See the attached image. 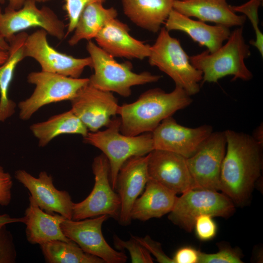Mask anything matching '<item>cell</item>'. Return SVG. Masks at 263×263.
Wrapping results in <instances>:
<instances>
[{
  "label": "cell",
  "mask_w": 263,
  "mask_h": 263,
  "mask_svg": "<svg viewBox=\"0 0 263 263\" xmlns=\"http://www.w3.org/2000/svg\"><path fill=\"white\" fill-rule=\"evenodd\" d=\"M225 132L226 146L222 162L219 190L235 205L248 201L263 167V145L252 135L231 130Z\"/></svg>",
  "instance_id": "cell-1"
},
{
  "label": "cell",
  "mask_w": 263,
  "mask_h": 263,
  "mask_svg": "<svg viewBox=\"0 0 263 263\" xmlns=\"http://www.w3.org/2000/svg\"><path fill=\"white\" fill-rule=\"evenodd\" d=\"M192 102L191 96L178 86L169 93L158 88L150 89L134 102L119 106L120 132L129 136L152 132L163 120Z\"/></svg>",
  "instance_id": "cell-2"
},
{
  "label": "cell",
  "mask_w": 263,
  "mask_h": 263,
  "mask_svg": "<svg viewBox=\"0 0 263 263\" xmlns=\"http://www.w3.org/2000/svg\"><path fill=\"white\" fill-rule=\"evenodd\" d=\"M227 42L213 53L206 50L189 57L191 64L203 74L204 82H217L220 78L232 75V81H248L253 77L244 59L250 56L249 46L245 42L243 28L232 31Z\"/></svg>",
  "instance_id": "cell-3"
},
{
  "label": "cell",
  "mask_w": 263,
  "mask_h": 263,
  "mask_svg": "<svg viewBox=\"0 0 263 263\" xmlns=\"http://www.w3.org/2000/svg\"><path fill=\"white\" fill-rule=\"evenodd\" d=\"M120 117H113L105 130L89 132L83 137L85 143L101 150L107 158L111 183L114 190L123 164L131 157L146 155L154 150L151 132L126 135L120 132Z\"/></svg>",
  "instance_id": "cell-4"
},
{
  "label": "cell",
  "mask_w": 263,
  "mask_h": 263,
  "mask_svg": "<svg viewBox=\"0 0 263 263\" xmlns=\"http://www.w3.org/2000/svg\"><path fill=\"white\" fill-rule=\"evenodd\" d=\"M86 49L94 71L89 78V83L98 89L129 97L132 87L155 82L162 77L149 72H133L132 63L117 62L92 40L88 41Z\"/></svg>",
  "instance_id": "cell-5"
},
{
  "label": "cell",
  "mask_w": 263,
  "mask_h": 263,
  "mask_svg": "<svg viewBox=\"0 0 263 263\" xmlns=\"http://www.w3.org/2000/svg\"><path fill=\"white\" fill-rule=\"evenodd\" d=\"M154 42L150 46L149 62L169 75L176 86L182 88L190 96L200 91L202 72L190 63L189 57L180 41L161 27Z\"/></svg>",
  "instance_id": "cell-6"
},
{
  "label": "cell",
  "mask_w": 263,
  "mask_h": 263,
  "mask_svg": "<svg viewBox=\"0 0 263 263\" xmlns=\"http://www.w3.org/2000/svg\"><path fill=\"white\" fill-rule=\"evenodd\" d=\"M27 81L35 86L30 97L18 104L20 119L27 120L44 106L71 101L79 90L89 83V78H74L43 71L32 72Z\"/></svg>",
  "instance_id": "cell-7"
},
{
  "label": "cell",
  "mask_w": 263,
  "mask_h": 263,
  "mask_svg": "<svg viewBox=\"0 0 263 263\" xmlns=\"http://www.w3.org/2000/svg\"><path fill=\"white\" fill-rule=\"evenodd\" d=\"M235 204L226 195L217 190L191 189L178 197L169 219L188 232L194 227L201 215L227 218L233 214Z\"/></svg>",
  "instance_id": "cell-8"
},
{
  "label": "cell",
  "mask_w": 263,
  "mask_h": 263,
  "mask_svg": "<svg viewBox=\"0 0 263 263\" xmlns=\"http://www.w3.org/2000/svg\"><path fill=\"white\" fill-rule=\"evenodd\" d=\"M92 168L94 176V188L84 200L73 203L72 220L106 215L118 220L120 200L111 185L110 164L106 156L103 153L96 156Z\"/></svg>",
  "instance_id": "cell-9"
},
{
  "label": "cell",
  "mask_w": 263,
  "mask_h": 263,
  "mask_svg": "<svg viewBox=\"0 0 263 263\" xmlns=\"http://www.w3.org/2000/svg\"><path fill=\"white\" fill-rule=\"evenodd\" d=\"M35 0H25L18 10L0 8V38L8 41L16 34L31 27H39L48 34L62 40L66 38L65 25L49 7H37Z\"/></svg>",
  "instance_id": "cell-10"
},
{
  "label": "cell",
  "mask_w": 263,
  "mask_h": 263,
  "mask_svg": "<svg viewBox=\"0 0 263 263\" xmlns=\"http://www.w3.org/2000/svg\"><path fill=\"white\" fill-rule=\"evenodd\" d=\"M109 218L106 215L77 221L64 218L60 227L64 235L84 252L99 257L105 263H125V253L113 249L103 235L102 225Z\"/></svg>",
  "instance_id": "cell-11"
},
{
  "label": "cell",
  "mask_w": 263,
  "mask_h": 263,
  "mask_svg": "<svg viewBox=\"0 0 263 263\" xmlns=\"http://www.w3.org/2000/svg\"><path fill=\"white\" fill-rule=\"evenodd\" d=\"M48 33L39 29L28 35L24 44V56L34 59L41 71L79 78L87 67H91L90 56L76 58L57 51L49 43Z\"/></svg>",
  "instance_id": "cell-12"
},
{
  "label": "cell",
  "mask_w": 263,
  "mask_h": 263,
  "mask_svg": "<svg viewBox=\"0 0 263 263\" xmlns=\"http://www.w3.org/2000/svg\"><path fill=\"white\" fill-rule=\"evenodd\" d=\"M226 146L225 132H213L195 153L187 158L194 189L219 190L221 169Z\"/></svg>",
  "instance_id": "cell-13"
},
{
  "label": "cell",
  "mask_w": 263,
  "mask_h": 263,
  "mask_svg": "<svg viewBox=\"0 0 263 263\" xmlns=\"http://www.w3.org/2000/svg\"><path fill=\"white\" fill-rule=\"evenodd\" d=\"M71 110L90 132L107 127L119 107L113 93L95 88L89 83L71 100Z\"/></svg>",
  "instance_id": "cell-14"
},
{
  "label": "cell",
  "mask_w": 263,
  "mask_h": 263,
  "mask_svg": "<svg viewBox=\"0 0 263 263\" xmlns=\"http://www.w3.org/2000/svg\"><path fill=\"white\" fill-rule=\"evenodd\" d=\"M212 132L210 125L188 128L179 124L169 116L151 132L153 149L172 152L188 158Z\"/></svg>",
  "instance_id": "cell-15"
},
{
  "label": "cell",
  "mask_w": 263,
  "mask_h": 263,
  "mask_svg": "<svg viewBox=\"0 0 263 263\" xmlns=\"http://www.w3.org/2000/svg\"><path fill=\"white\" fill-rule=\"evenodd\" d=\"M15 177L30 192V202L46 213H56L72 219L74 202L69 193L57 189L52 176L46 171H40L37 178L25 170L19 169L15 171Z\"/></svg>",
  "instance_id": "cell-16"
},
{
  "label": "cell",
  "mask_w": 263,
  "mask_h": 263,
  "mask_svg": "<svg viewBox=\"0 0 263 263\" xmlns=\"http://www.w3.org/2000/svg\"><path fill=\"white\" fill-rule=\"evenodd\" d=\"M148 155L149 179L176 194H182L195 188L186 158L176 153L161 150H153Z\"/></svg>",
  "instance_id": "cell-17"
},
{
  "label": "cell",
  "mask_w": 263,
  "mask_h": 263,
  "mask_svg": "<svg viewBox=\"0 0 263 263\" xmlns=\"http://www.w3.org/2000/svg\"><path fill=\"white\" fill-rule=\"evenodd\" d=\"M148 154L130 157L119 170L115 190L120 200L117 221L123 226L131 223V213L133 204L144 191L149 180Z\"/></svg>",
  "instance_id": "cell-18"
},
{
  "label": "cell",
  "mask_w": 263,
  "mask_h": 263,
  "mask_svg": "<svg viewBox=\"0 0 263 263\" xmlns=\"http://www.w3.org/2000/svg\"><path fill=\"white\" fill-rule=\"evenodd\" d=\"M129 32L127 24L115 18L104 26L94 39L100 48L114 58H148L150 45L134 38Z\"/></svg>",
  "instance_id": "cell-19"
},
{
  "label": "cell",
  "mask_w": 263,
  "mask_h": 263,
  "mask_svg": "<svg viewBox=\"0 0 263 263\" xmlns=\"http://www.w3.org/2000/svg\"><path fill=\"white\" fill-rule=\"evenodd\" d=\"M165 23V28L169 32L178 30L186 33L200 45L206 46L210 53L219 49L231 33L228 27L211 26L200 20H193L173 9Z\"/></svg>",
  "instance_id": "cell-20"
},
{
  "label": "cell",
  "mask_w": 263,
  "mask_h": 263,
  "mask_svg": "<svg viewBox=\"0 0 263 263\" xmlns=\"http://www.w3.org/2000/svg\"><path fill=\"white\" fill-rule=\"evenodd\" d=\"M173 9L188 17L228 28L243 25L246 19L245 15L236 14L226 0H175Z\"/></svg>",
  "instance_id": "cell-21"
},
{
  "label": "cell",
  "mask_w": 263,
  "mask_h": 263,
  "mask_svg": "<svg viewBox=\"0 0 263 263\" xmlns=\"http://www.w3.org/2000/svg\"><path fill=\"white\" fill-rule=\"evenodd\" d=\"M144 189L133 204L132 220L145 222L161 218L172 210L178 197L175 192L150 179Z\"/></svg>",
  "instance_id": "cell-22"
},
{
  "label": "cell",
  "mask_w": 263,
  "mask_h": 263,
  "mask_svg": "<svg viewBox=\"0 0 263 263\" xmlns=\"http://www.w3.org/2000/svg\"><path fill=\"white\" fill-rule=\"evenodd\" d=\"M175 0H121L124 14L138 27L156 33L173 9Z\"/></svg>",
  "instance_id": "cell-23"
},
{
  "label": "cell",
  "mask_w": 263,
  "mask_h": 263,
  "mask_svg": "<svg viewBox=\"0 0 263 263\" xmlns=\"http://www.w3.org/2000/svg\"><path fill=\"white\" fill-rule=\"evenodd\" d=\"M65 218L59 214H50L30 202L25 210L23 223L26 225L28 242L39 245L53 240L71 241L63 233L60 224Z\"/></svg>",
  "instance_id": "cell-24"
},
{
  "label": "cell",
  "mask_w": 263,
  "mask_h": 263,
  "mask_svg": "<svg viewBox=\"0 0 263 263\" xmlns=\"http://www.w3.org/2000/svg\"><path fill=\"white\" fill-rule=\"evenodd\" d=\"M28 34L25 31L16 34L9 41L8 56L0 66V121L15 112L16 103L8 97V90L18 64L25 58L24 44Z\"/></svg>",
  "instance_id": "cell-25"
},
{
  "label": "cell",
  "mask_w": 263,
  "mask_h": 263,
  "mask_svg": "<svg viewBox=\"0 0 263 263\" xmlns=\"http://www.w3.org/2000/svg\"><path fill=\"white\" fill-rule=\"evenodd\" d=\"M30 129L43 147L55 137L64 134H77L85 137L89 131L81 121L70 110L51 116L48 119L32 124Z\"/></svg>",
  "instance_id": "cell-26"
},
{
  "label": "cell",
  "mask_w": 263,
  "mask_h": 263,
  "mask_svg": "<svg viewBox=\"0 0 263 263\" xmlns=\"http://www.w3.org/2000/svg\"><path fill=\"white\" fill-rule=\"evenodd\" d=\"M118 13L114 7L105 8L103 3L96 2L86 6L81 12L73 34L68 40L70 46H74L82 40L94 38L104 26L117 18Z\"/></svg>",
  "instance_id": "cell-27"
},
{
  "label": "cell",
  "mask_w": 263,
  "mask_h": 263,
  "mask_svg": "<svg viewBox=\"0 0 263 263\" xmlns=\"http://www.w3.org/2000/svg\"><path fill=\"white\" fill-rule=\"evenodd\" d=\"M39 246L46 263H105L99 257L84 252L71 240H53Z\"/></svg>",
  "instance_id": "cell-28"
},
{
  "label": "cell",
  "mask_w": 263,
  "mask_h": 263,
  "mask_svg": "<svg viewBox=\"0 0 263 263\" xmlns=\"http://www.w3.org/2000/svg\"><path fill=\"white\" fill-rule=\"evenodd\" d=\"M262 0H250L247 2L240 6H230L234 12H240L250 19L255 31L256 39L250 41V44L255 46L263 56V35L259 28L258 8Z\"/></svg>",
  "instance_id": "cell-29"
},
{
  "label": "cell",
  "mask_w": 263,
  "mask_h": 263,
  "mask_svg": "<svg viewBox=\"0 0 263 263\" xmlns=\"http://www.w3.org/2000/svg\"><path fill=\"white\" fill-rule=\"evenodd\" d=\"M113 243L119 250L127 249L132 263H152L153 260L149 251L131 235L127 241L123 240L116 235L113 236Z\"/></svg>",
  "instance_id": "cell-30"
},
{
  "label": "cell",
  "mask_w": 263,
  "mask_h": 263,
  "mask_svg": "<svg viewBox=\"0 0 263 263\" xmlns=\"http://www.w3.org/2000/svg\"><path fill=\"white\" fill-rule=\"evenodd\" d=\"M219 250L214 253L200 252L198 263H242V254L229 245H219Z\"/></svg>",
  "instance_id": "cell-31"
},
{
  "label": "cell",
  "mask_w": 263,
  "mask_h": 263,
  "mask_svg": "<svg viewBox=\"0 0 263 263\" xmlns=\"http://www.w3.org/2000/svg\"><path fill=\"white\" fill-rule=\"evenodd\" d=\"M64 9L66 11L68 24L66 31V37L73 32L78 18L87 5L96 2L103 3L107 0H64Z\"/></svg>",
  "instance_id": "cell-32"
},
{
  "label": "cell",
  "mask_w": 263,
  "mask_h": 263,
  "mask_svg": "<svg viewBox=\"0 0 263 263\" xmlns=\"http://www.w3.org/2000/svg\"><path fill=\"white\" fill-rule=\"evenodd\" d=\"M6 225L0 224V263H13L16 262L17 252L12 235Z\"/></svg>",
  "instance_id": "cell-33"
},
{
  "label": "cell",
  "mask_w": 263,
  "mask_h": 263,
  "mask_svg": "<svg viewBox=\"0 0 263 263\" xmlns=\"http://www.w3.org/2000/svg\"><path fill=\"white\" fill-rule=\"evenodd\" d=\"M210 215L203 214L197 217L194 227L196 236L201 241H207L213 239L217 233V225Z\"/></svg>",
  "instance_id": "cell-34"
},
{
  "label": "cell",
  "mask_w": 263,
  "mask_h": 263,
  "mask_svg": "<svg viewBox=\"0 0 263 263\" xmlns=\"http://www.w3.org/2000/svg\"><path fill=\"white\" fill-rule=\"evenodd\" d=\"M132 236L155 257L158 262L173 263L172 258H169L164 253L160 243L153 240L149 235L144 237Z\"/></svg>",
  "instance_id": "cell-35"
},
{
  "label": "cell",
  "mask_w": 263,
  "mask_h": 263,
  "mask_svg": "<svg viewBox=\"0 0 263 263\" xmlns=\"http://www.w3.org/2000/svg\"><path fill=\"white\" fill-rule=\"evenodd\" d=\"M12 186L13 181L11 175L0 166V206H7L10 203Z\"/></svg>",
  "instance_id": "cell-36"
},
{
  "label": "cell",
  "mask_w": 263,
  "mask_h": 263,
  "mask_svg": "<svg viewBox=\"0 0 263 263\" xmlns=\"http://www.w3.org/2000/svg\"><path fill=\"white\" fill-rule=\"evenodd\" d=\"M200 252L191 246L180 248L172 258L173 263H198Z\"/></svg>",
  "instance_id": "cell-37"
},
{
  "label": "cell",
  "mask_w": 263,
  "mask_h": 263,
  "mask_svg": "<svg viewBox=\"0 0 263 263\" xmlns=\"http://www.w3.org/2000/svg\"><path fill=\"white\" fill-rule=\"evenodd\" d=\"M5 0L8 2V5L7 7L14 10L20 9L25 1V0H0V3H3Z\"/></svg>",
  "instance_id": "cell-38"
},
{
  "label": "cell",
  "mask_w": 263,
  "mask_h": 263,
  "mask_svg": "<svg viewBox=\"0 0 263 263\" xmlns=\"http://www.w3.org/2000/svg\"><path fill=\"white\" fill-rule=\"evenodd\" d=\"M252 137L259 144L263 146V124H261L255 130Z\"/></svg>",
  "instance_id": "cell-39"
},
{
  "label": "cell",
  "mask_w": 263,
  "mask_h": 263,
  "mask_svg": "<svg viewBox=\"0 0 263 263\" xmlns=\"http://www.w3.org/2000/svg\"><path fill=\"white\" fill-rule=\"evenodd\" d=\"M17 221L16 218H11L7 214L0 215V224H7Z\"/></svg>",
  "instance_id": "cell-40"
},
{
  "label": "cell",
  "mask_w": 263,
  "mask_h": 263,
  "mask_svg": "<svg viewBox=\"0 0 263 263\" xmlns=\"http://www.w3.org/2000/svg\"><path fill=\"white\" fill-rule=\"evenodd\" d=\"M8 56V53L7 51L0 50V66L5 61Z\"/></svg>",
  "instance_id": "cell-41"
},
{
  "label": "cell",
  "mask_w": 263,
  "mask_h": 263,
  "mask_svg": "<svg viewBox=\"0 0 263 263\" xmlns=\"http://www.w3.org/2000/svg\"><path fill=\"white\" fill-rule=\"evenodd\" d=\"M9 48V43L3 38H0V50L7 51Z\"/></svg>",
  "instance_id": "cell-42"
},
{
  "label": "cell",
  "mask_w": 263,
  "mask_h": 263,
  "mask_svg": "<svg viewBox=\"0 0 263 263\" xmlns=\"http://www.w3.org/2000/svg\"><path fill=\"white\" fill-rule=\"evenodd\" d=\"M37 2H46L52 0H35Z\"/></svg>",
  "instance_id": "cell-43"
},
{
  "label": "cell",
  "mask_w": 263,
  "mask_h": 263,
  "mask_svg": "<svg viewBox=\"0 0 263 263\" xmlns=\"http://www.w3.org/2000/svg\"></svg>",
  "instance_id": "cell-44"
}]
</instances>
